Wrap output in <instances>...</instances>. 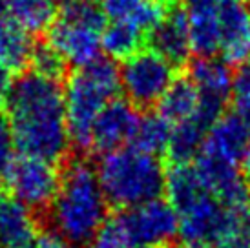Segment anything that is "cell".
<instances>
[{
	"label": "cell",
	"mask_w": 250,
	"mask_h": 248,
	"mask_svg": "<svg viewBox=\"0 0 250 248\" xmlns=\"http://www.w3.org/2000/svg\"><path fill=\"white\" fill-rule=\"evenodd\" d=\"M15 148L22 155L59 163L70 150L64 88L59 81L26 71L7 97Z\"/></svg>",
	"instance_id": "cell-1"
},
{
	"label": "cell",
	"mask_w": 250,
	"mask_h": 248,
	"mask_svg": "<svg viewBox=\"0 0 250 248\" xmlns=\"http://www.w3.org/2000/svg\"><path fill=\"white\" fill-rule=\"evenodd\" d=\"M106 219L108 201L101 188L95 166L86 159L70 161L49 207V221L55 234L73 247H88Z\"/></svg>",
	"instance_id": "cell-2"
},
{
	"label": "cell",
	"mask_w": 250,
	"mask_h": 248,
	"mask_svg": "<svg viewBox=\"0 0 250 248\" xmlns=\"http://www.w3.org/2000/svg\"><path fill=\"white\" fill-rule=\"evenodd\" d=\"M121 91V68L110 57L77 68L64 88L66 123L70 143L77 150L88 152L91 148V133L99 113L104 106L117 99Z\"/></svg>",
	"instance_id": "cell-3"
},
{
	"label": "cell",
	"mask_w": 250,
	"mask_h": 248,
	"mask_svg": "<svg viewBox=\"0 0 250 248\" xmlns=\"http://www.w3.org/2000/svg\"><path fill=\"white\" fill-rule=\"evenodd\" d=\"M95 170L108 205L121 210L157 199L165 192L167 173L159 157L130 145L103 153Z\"/></svg>",
	"instance_id": "cell-4"
},
{
	"label": "cell",
	"mask_w": 250,
	"mask_h": 248,
	"mask_svg": "<svg viewBox=\"0 0 250 248\" xmlns=\"http://www.w3.org/2000/svg\"><path fill=\"white\" fill-rule=\"evenodd\" d=\"M106 24L108 21L103 9L95 4L64 2L48 29V44L59 51L66 64L84 68L103 57V31Z\"/></svg>",
	"instance_id": "cell-5"
},
{
	"label": "cell",
	"mask_w": 250,
	"mask_h": 248,
	"mask_svg": "<svg viewBox=\"0 0 250 248\" xmlns=\"http://www.w3.org/2000/svg\"><path fill=\"white\" fill-rule=\"evenodd\" d=\"M175 81V66L153 49H141L121 66V90L137 110L159 104Z\"/></svg>",
	"instance_id": "cell-6"
},
{
	"label": "cell",
	"mask_w": 250,
	"mask_h": 248,
	"mask_svg": "<svg viewBox=\"0 0 250 248\" xmlns=\"http://www.w3.org/2000/svg\"><path fill=\"white\" fill-rule=\"evenodd\" d=\"M61 177L62 173L55 168V163L22 153L11 161L4 172V181L7 190L13 193V199L33 212L49 210L59 192Z\"/></svg>",
	"instance_id": "cell-7"
},
{
	"label": "cell",
	"mask_w": 250,
	"mask_h": 248,
	"mask_svg": "<svg viewBox=\"0 0 250 248\" xmlns=\"http://www.w3.org/2000/svg\"><path fill=\"white\" fill-rule=\"evenodd\" d=\"M119 219L135 248L163 247L179 235V215L167 199H152L119 212Z\"/></svg>",
	"instance_id": "cell-8"
},
{
	"label": "cell",
	"mask_w": 250,
	"mask_h": 248,
	"mask_svg": "<svg viewBox=\"0 0 250 248\" xmlns=\"http://www.w3.org/2000/svg\"><path fill=\"white\" fill-rule=\"evenodd\" d=\"M188 77L199 93L195 117L210 128L225 115V106L234 95V71L221 57H197L190 66Z\"/></svg>",
	"instance_id": "cell-9"
},
{
	"label": "cell",
	"mask_w": 250,
	"mask_h": 248,
	"mask_svg": "<svg viewBox=\"0 0 250 248\" xmlns=\"http://www.w3.org/2000/svg\"><path fill=\"white\" fill-rule=\"evenodd\" d=\"M139 110L128 101L113 99L99 113L93 133H91V150L108 153L119 150L132 143L133 133L139 124Z\"/></svg>",
	"instance_id": "cell-10"
},
{
	"label": "cell",
	"mask_w": 250,
	"mask_h": 248,
	"mask_svg": "<svg viewBox=\"0 0 250 248\" xmlns=\"http://www.w3.org/2000/svg\"><path fill=\"white\" fill-rule=\"evenodd\" d=\"M195 168L215 199L227 207L250 205V186L245 181L239 165L201 152L195 159Z\"/></svg>",
	"instance_id": "cell-11"
},
{
	"label": "cell",
	"mask_w": 250,
	"mask_h": 248,
	"mask_svg": "<svg viewBox=\"0 0 250 248\" xmlns=\"http://www.w3.org/2000/svg\"><path fill=\"white\" fill-rule=\"evenodd\" d=\"M146 41L150 42V49L163 55L170 64L183 66L192 53L187 11L172 4L159 24L148 33Z\"/></svg>",
	"instance_id": "cell-12"
},
{
	"label": "cell",
	"mask_w": 250,
	"mask_h": 248,
	"mask_svg": "<svg viewBox=\"0 0 250 248\" xmlns=\"http://www.w3.org/2000/svg\"><path fill=\"white\" fill-rule=\"evenodd\" d=\"M221 59L239 64L250 57V7L245 0H227L219 9Z\"/></svg>",
	"instance_id": "cell-13"
},
{
	"label": "cell",
	"mask_w": 250,
	"mask_h": 248,
	"mask_svg": "<svg viewBox=\"0 0 250 248\" xmlns=\"http://www.w3.org/2000/svg\"><path fill=\"white\" fill-rule=\"evenodd\" d=\"M250 145V135L236 113H225L210 126L201 152L239 165Z\"/></svg>",
	"instance_id": "cell-14"
},
{
	"label": "cell",
	"mask_w": 250,
	"mask_h": 248,
	"mask_svg": "<svg viewBox=\"0 0 250 248\" xmlns=\"http://www.w3.org/2000/svg\"><path fill=\"white\" fill-rule=\"evenodd\" d=\"M172 6V0H103V13L108 22L128 24L148 37Z\"/></svg>",
	"instance_id": "cell-15"
},
{
	"label": "cell",
	"mask_w": 250,
	"mask_h": 248,
	"mask_svg": "<svg viewBox=\"0 0 250 248\" xmlns=\"http://www.w3.org/2000/svg\"><path fill=\"white\" fill-rule=\"evenodd\" d=\"M37 235L33 210L13 197L0 201V248H29Z\"/></svg>",
	"instance_id": "cell-16"
},
{
	"label": "cell",
	"mask_w": 250,
	"mask_h": 248,
	"mask_svg": "<svg viewBox=\"0 0 250 248\" xmlns=\"http://www.w3.org/2000/svg\"><path fill=\"white\" fill-rule=\"evenodd\" d=\"M165 192L177 215L212 195L194 165L170 166L165 177Z\"/></svg>",
	"instance_id": "cell-17"
},
{
	"label": "cell",
	"mask_w": 250,
	"mask_h": 248,
	"mask_svg": "<svg viewBox=\"0 0 250 248\" xmlns=\"http://www.w3.org/2000/svg\"><path fill=\"white\" fill-rule=\"evenodd\" d=\"M35 44L31 33L26 31L11 17H0V62L11 71H22L31 64Z\"/></svg>",
	"instance_id": "cell-18"
},
{
	"label": "cell",
	"mask_w": 250,
	"mask_h": 248,
	"mask_svg": "<svg viewBox=\"0 0 250 248\" xmlns=\"http://www.w3.org/2000/svg\"><path fill=\"white\" fill-rule=\"evenodd\" d=\"M197 110H199V93L194 83L190 81V77L175 79L157 104V113L167 119L172 126L190 121L197 115Z\"/></svg>",
	"instance_id": "cell-19"
},
{
	"label": "cell",
	"mask_w": 250,
	"mask_h": 248,
	"mask_svg": "<svg viewBox=\"0 0 250 248\" xmlns=\"http://www.w3.org/2000/svg\"><path fill=\"white\" fill-rule=\"evenodd\" d=\"M219 7L187 9L192 51L199 57H215L221 48L219 29Z\"/></svg>",
	"instance_id": "cell-20"
},
{
	"label": "cell",
	"mask_w": 250,
	"mask_h": 248,
	"mask_svg": "<svg viewBox=\"0 0 250 248\" xmlns=\"http://www.w3.org/2000/svg\"><path fill=\"white\" fill-rule=\"evenodd\" d=\"M208 130V126L197 117L175 124L172 128V137L167 150L172 165H190L192 161H195L201 153Z\"/></svg>",
	"instance_id": "cell-21"
},
{
	"label": "cell",
	"mask_w": 250,
	"mask_h": 248,
	"mask_svg": "<svg viewBox=\"0 0 250 248\" xmlns=\"http://www.w3.org/2000/svg\"><path fill=\"white\" fill-rule=\"evenodd\" d=\"M9 17L29 33H41L55 22L59 15L57 0H6Z\"/></svg>",
	"instance_id": "cell-22"
},
{
	"label": "cell",
	"mask_w": 250,
	"mask_h": 248,
	"mask_svg": "<svg viewBox=\"0 0 250 248\" xmlns=\"http://www.w3.org/2000/svg\"><path fill=\"white\" fill-rule=\"evenodd\" d=\"M172 128L174 126L165 117H161L159 113H152V111L145 113L141 115L130 146L159 157L163 153H167L170 137H172Z\"/></svg>",
	"instance_id": "cell-23"
},
{
	"label": "cell",
	"mask_w": 250,
	"mask_h": 248,
	"mask_svg": "<svg viewBox=\"0 0 250 248\" xmlns=\"http://www.w3.org/2000/svg\"><path fill=\"white\" fill-rule=\"evenodd\" d=\"M148 39L143 31L128 24L108 22L103 31V51L110 59H128L133 53L143 49V44Z\"/></svg>",
	"instance_id": "cell-24"
},
{
	"label": "cell",
	"mask_w": 250,
	"mask_h": 248,
	"mask_svg": "<svg viewBox=\"0 0 250 248\" xmlns=\"http://www.w3.org/2000/svg\"><path fill=\"white\" fill-rule=\"evenodd\" d=\"M88 248H135L126 234L119 215L108 217L104 225L99 228L93 239L88 243Z\"/></svg>",
	"instance_id": "cell-25"
},
{
	"label": "cell",
	"mask_w": 250,
	"mask_h": 248,
	"mask_svg": "<svg viewBox=\"0 0 250 248\" xmlns=\"http://www.w3.org/2000/svg\"><path fill=\"white\" fill-rule=\"evenodd\" d=\"M29 66H31V71H35L39 75L49 77V79H55V81H59V77H62L66 71V61L59 55V51H55L49 46L48 42L35 46Z\"/></svg>",
	"instance_id": "cell-26"
},
{
	"label": "cell",
	"mask_w": 250,
	"mask_h": 248,
	"mask_svg": "<svg viewBox=\"0 0 250 248\" xmlns=\"http://www.w3.org/2000/svg\"><path fill=\"white\" fill-rule=\"evenodd\" d=\"M15 159V137L11 123L4 111H0V175H4L7 166Z\"/></svg>",
	"instance_id": "cell-27"
},
{
	"label": "cell",
	"mask_w": 250,
	"mask_h": 248,
	"mask_svg": "<svg viewBox=\"0 0 250 248\" xmlns=\"http://www.w3.org/2000/svg\"><path fill=\"white\" fill-rule=\"evenodd\" d=\"M250 95V57L237 64L234 71V97Z\"/></svg>",
	"instance_id": "cell-28"
},
{
	"label": "cell",
	"mask_w": 250,
	"mask_h": 248,
	"mask_svg": "<svg viewBox=\"0 0 250 248\" xmlns=\"http://www.w3.org/2000/svg\"><path fill=\"white\" fill-rule=\"evenodd\" d=\"M29 248H75L71 243L62 239L55 232H44L35 237V241L29 245Z\"/></svg>",
	"instance_id": "cell-29"
},
{
	"label": "cell",
	"mask_w": 250,
	"mask_h": 248,
	"mask_svg": "<svg viewBox=\"0 0 250 248\" xmlns=\"http://www.w3.org/2000/svg\"><path fill=\"white\" fill-rule=\"evenodd\" d=\"M234 113L243 123L245 130L249 131L250 135V95L234 97Z\"/></svg>",
	"instance_id": "cell-30"
},
{
	"label": "cell",
	"mask_w": 250,
	"mask_h": 248,
	"mask_svg": "<svg viewBox=\"0 0 250 248\" xmlns=\"http://www.w3.org/2000/svg\"><path fill=\"white\" fill-rule=\"evenodd\" d=\"M13 71L0 62V106L7 101L9 91L13 88Z\"/></svg>",
	"instance_id": "cell-31"
},
{
	"label": "cell",
	"mask_w": 250,
	"mask_h": 248,
	"mask_svg": "<svg viewBox=\"0 0 250 248\" xmlns=\"http://www.w3.org/2000/svg\"><path fill=\"white\" fill-rule=\"evenodd\" d=\"M227 0H185L187 9H205V7H219Z\"/></svg>",
	"instance_id": "cell-32"
},
{
	"label": "cell",
	"mask_w": 250,
	"mask_h": 248,
	"mask_svg": "<svg viewBox=\"0 0 250 248\" xmlns=\"http://www.w3.org/2000/svg\"><path fill=\"white\" fill-rule=\"evenodd\" d=\"M239 168H241V173H243L245 181H247L250 186V145H249V148H247V152L243 153L241 161H239Z\"/></svg>",
	"instance_id": "cell-33"
},
{
	"label": "cell",
	"mask_w": 250,
	"mask_h": 248,
	"mask_svg": "<svg viewBox=\"0 0 250 248\" xmlns=\"http://www.w3.org/2000/svg\"><path fill=\"white\" fill-rule=\"evenodd\" d=\"M66 2H81V4H95L97 0H66Z\"/></svg>",
	"instance_id": "cell-34"
},
{
	"label": "cell",
	"mask_w": 250,
	"mask_h": 248,
	"mask_svg": "<svg viewBox=\"0 0 250 248\" xmlns=\"http://www.w3.org/2000/svg\"><path fill=\"white\" fill-rule=\"evenodd\" d=\"M4 9H6V0H0V17L4 15Z\"/></svg>",
	"instance_id": "cell-35"
},
{
	"label": "cell",
	"mask_w": 250,
	"mask_h": 248,
	"mask_svg": "<svg viewBox=\"0 0 250 248\" xmlns=\"http://www.w3.org/2000/svg\"><path fill=\"white\" fill-rule=\"evenodd\" d=\"M4 199V190H2V186H0V201Z\"/></svg>",
	"instance_id": "cell-36"
},
{
	"label": "cell",
	"mask_w": 250,
	"mask_h": 248,
	"mask_svg": "<svg viewBox=\"0 0 250 248\" xmlns=\"http://www.w3.org/2000/svg\"><path fill=\"white\" fill-rule=\"evenodd\" d=\"M155 248H172L170 245H163V247H155Z\"/></svg>",
	"instance_id": "cell-37"
},
{
	"label": "cell",
	"mask_w": 250,
	"mask_h": 248,
	"mask_svg": "<svg viewBox=\"0 0 250 248\" xmlns=\"http://www.w3.org/2000/svg\"><path fill=\"white\" fill-rule=\"evenodd\" d=\"M247 6H249V7H250V0H247Z\"/></svg>",
	"instance_id": "cell-38"
}]
</instances>
